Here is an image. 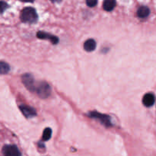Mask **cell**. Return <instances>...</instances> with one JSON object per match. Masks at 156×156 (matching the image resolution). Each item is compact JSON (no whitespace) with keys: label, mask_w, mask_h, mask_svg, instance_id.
Instances as JSON below:
<instances>
[{"label":"cell","mask_w":156,"mask_h":156,"mask_svg":"<svg viewBox=\"0 0 156 156\" xmlns=\"http://www.w3.org/2000/svg\"><path fill=\"white\" fill-rule=\"evenodd\" d=\"M21 20L24 23L34 24L38 19L36 10L32 7L24 8L21 13Z\"/></svg>","instance_id":"cell-1"},{"label":"cell","mask_w":156,"mask_h":156,"mask_svg":"<svg viewBox=\"0 0 156 156\" xmlns=\"http://www.w3.org/2000/svg\"><path fill=\"white\" fill-rule=\"evenodd\" d=\"M88 116L90 117H92V118L98 120L102 124L105 125L107 127H110V126H112L111 117L109 116L106 115V114H102L98 112H96V111H92V112L88 113Z\"/></svg>","instance_id":"cell-2"},{"label":"cell","mask_w":156,"mask_h":156,"mask_svg":"<svg viewBox=\"0 0 156 156\" xmlns=\"http://www.w3.org/2000/svg\"><path fill=\"white\" fill-rule=\"evenodd\" d=\"M36 91L40 98H48L50 95L51 90H50V85L47 82H41L38 85V86L37 87Z\"/></svg>","instance_id":"cell-3"},{"label":"cell","mask_w":156,"mask_h":156,"mask_svg":"<svg viewBox=\"0 0 156 156\" xmlns=\"http://www.w3.org/2000/svg\"><path fill=\"white\" fill-rule=\"evenodd\" d=\"M3 156H21V152L15 145H5L2 148Z\"/></svg>","instance_id":"cell-4"},{"label":"cell","mask_w":156,"mask_h":156,"mask_svg":"<svg viewBox=\"0 0 156 156\" xmlns=\"http://www.w3.org/2000/svg\"><path fill=\"white\" fill-rule=\"evenodd\" d=\"M21 80H22L23 84L24 85V86L30 91H34L36 90L37 87L35 85L34 79V77L32 76V75L30 74H24L22 76L21 78Z\"/></svg>","instance_id":"cell-5"},{"label":"cell","mask_w":156,"mask_h":156,"mask_svg":"<svg viewBox=\"0 0 156 156\" xmlns=\"http://www.w3.org/2000/svg\"><path fill=\"white\" fill-rule=\"evenodd\" d=\"M37 37L38 38H40V39L50 40L53 44H56L59 43V38H58L57 37L53 36V35H51L50 34H47L44 31L37 32Z\"/></svg>","instance_id":"cell-6"},{"label":"cell","mask_w":156,"mask_h":156,"mask_svg":"<svg viewBox=\"0 0 156 156\" xmlns=\"http://www.w3.org/2000/svg\"><path fill=\"white\" fill-rule=\"evenodd\" d=\"M19 108L24 117H26L27 118H30V117H35L37 115L36 111L33 108L26 106V105H21Z\"/></svg>","instance_id":"cell-7"},{"label":"cell","mask_w":156,"mask_h":156,"mask_svg":"<svg viewBox=\"0 0 156 156\" xmlns=\"http://www.w3.org/2000/svg\"><path fill=\"white\" fill-rule=\"evenodd\" d=\"M155 102V97L153 94L148 93L144 95L143 98V103L146 107H152Z\"/></svg>","instance_id":"cell-8"},{"label":"cell","mask_w":156,"mask_h":156,"mask_svg":"<svg viewBox=\"0 0 156 156\" xmlns=\"http://www.w3.org/2000/svg\"><path fill=\"white\" fill-rule=\"evenodd\" d=\"M116 0H105L103 2V9L107 12H111L116 7Z\"/></svg>","instance_id":"cell-9"},{"label":"cell","mask_w":156,"mask_h":156,"mask_svg":"<svg viewBox=\"0 0 156 156\" xmlns=\"http://www.w3.org/2000/svg\"><path fill=\"white\" fill-rule=\"evenodd\" d=\"M150 14V10L147 6H141L137 11V16L140 18H146Z\"/></svg>","instance_id":"cell-10"},{"label":"cell","mask_w":156,"mask_h":156,"mask_svg":"<svg viewBox=\"0 0 156 156\" xmlns=\"http://www.w3.org/2000/svg\"><path fill=\"white\" fill-rule=\"evenodd\" d=\"M96 48V42L93 39H88L84 44V49L87 52H91L95 50Z\"/></svg>","instance_id":"cell-11"},{"label":"cell","mask_w":156,"mask_h":156,"mask_svg":"<svg viewBox=\"0 0 156 156\" xmlns=\"http://www.w3.org/2000/svg\"><path fill=\"white\" fill-rule=\"evenodd\" d=\"M10 70V67H9V64L6 62H0V71H1L2 74H6Z\"/></svg>","instance_id":"cell-12"},{"label":"cell","mask_w":156,"mask_h":156,"mask_svg":"<svg viewBox=\"0 0 156 156\" xmlns=\"http://www.w3.org/2000/svg\"><path fill=\"white\" fill-rule=\"evenodd\" d=\"M52 136V130L50 128H46L43 133V140L44 141H47L51 138Z\"/></svg>","instance_id":"cell-13"},{"label":"cell","mask_w":156,"mask_h":156,"mask_svg":"<svg viewBox=\"0 0 156 156\" xmlns=\"http://www.w3.org/2000/svg\"><path fill=\"white\" fill-rule=\"evenodd\" d=\"M86 4L88 7H94L98 4V0H86Z\"/></svg>","instance_id":"cell-14"},{"label":"cell","mask_w":156,"mask_h":156,"mask_svg":"<svg viewBox=\"0 0 156 156\" xmlns=\"http://www.w3.org/2000/svg\"><path fill=\"white\" fill-rule=\"evenodd\" d=\"M8 7H9V5H8L7 3H5V2H3V1L1 2V12L2 13H3V12H4V11Z\"/></svg>","instance_id":"cell-15"},{"label":"cell","mask_w":156,"mask_h":156,"mask_svg":"<svg viewBox=\"0 0 156 156\" xmlns=\"http://www.w3.org/2000/svg\"><path fill=\"white\" fill-rule=\"evenodd\" d=\"M19 1L23 2H33L34 0H19Z\"/></svg>","instance_id":"cell-16"},{"label":"cell","mask_w":156,"mask_h":156,"mask_svg":"<svg viewBox=\"0 0 156 156\" xmlns=\"http://www.w3.org/2000/svg\"><path fill=\"white\" fill-rule=\"evenodd\" d=\"M51 2H61V0H50Z\"/></svg>","instance_id":"cell-17"}]
</instances>
